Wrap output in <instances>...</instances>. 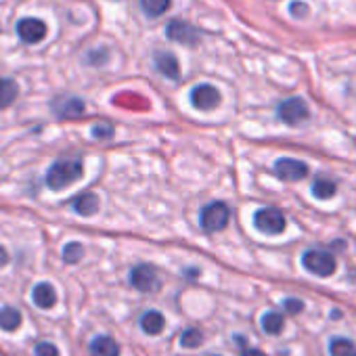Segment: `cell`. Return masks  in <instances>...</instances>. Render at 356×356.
<instances>
[{"mask_svg":"<svg viewBox=\"0 0 356 356\" xmlns=\"http://www.w3.org/2000/svg\"><path fill=\"white\" fill-rule=\"evenodd\" d=\"M254 227L264 235H281L285 231V216L277 208H262L254 214Z\"/></svg>","mask_w":356,"mask_h":356,"instance_id":"cell-5","label":"cell"},{"mask_svg":"<svg viewBox=\"0 0 356 356\" xmlns=\"http://www.w3.org/2000/svg\"><path fill=\"white\" fill-rule=\"evenodd\" d=\"M331 356H356V343L346 337H333L329 341Z\"/></svg>","mask_w":356,"mask_h":356,"instance_id":"cell-20","label":"cell"},{"mask_svg":"<svg viewBox=\"0 0 356 356\" xmlns=\"http://www.w3.org/2000/svg\"><path fill=\"white\" fill-rule=\"evenodd\" d=\"M7 262H9V254H7V250L3 245H0V268H3Z\"/></svg>","mask_w":356,"mask_h":356,"instance_id":"cell-29","label":"cell"},{"mask_svg":"<svg viewBox=\"0 0 356 356\" xmlns=\"http://www.w3.org/2000/svg\"><path fill=\"white\" fill-rule=\"evenodd\" d=\"M283 308H285L289 314H298V312L304 310V302L298 300V298H287V300H283Z\"/></svg>","mask_w":356,"mask_h":356,"instance_id":"cell-27","label":"cell"},{"mask_svg":"<svg viewBox=\"0 0 356 356\" xmlns=\"http://www.w3.org/2000/svg\"><path fill=\"white\" fill-rule=\"evenodd\" d=\"M34 352H36V356H59L57 346H53L49 341H38L36 348H34Z\"/></svg>","mask_w":356,"mask_h":356,"instance_id":"cell-25","label":"cell"},{"mask_svg":"<svg viewBox=\"0 0 356 356\" xmlns=\"http://www.w3.org/2000/svg\"><path fill=\"white\" fill-rule=\"evenodd\" d=\"M202 341H204V333L195 327L183 331V335H181V343L185 348H197V346H202Z\"/></svg>","mask_w":356,"mask_h":356,"instance_id":"cell-24","label":"cell"},{"mask_svg":"<svg viewBox=\"0 0 356 356\" xmlns=\"http://www.w3.org/2000/svg\"><path fill=\"white\" fill-rule=\"evenodd\" d=\"M92 136L95 138H111L113 126L111 124H97V126H92Z\"/></svg>","mask_w":356,"mask_h":356,"instance_id":"cell-26","label":"cell"},{"mask_svg":"<svg viewBox=\"0 0 356 356\" xmlns=\"http://www.w3.org/2000/svg\"><path fill=\"white\" fill-rule=\"evenodd\" d=\"M229 218H231L229 206L222 204V202H212L200 212V227H202L204 233L214 235V233L222 231L229 225Z\"/></svg>","mask_w":356,"mask_h":356,"instance_id":"cell-2","label":"cell"},{"mask_svg":"<svg viewBox=\"0 0 356 356\" xmlns=\"http://www.w3.org/2000/svg\"><path fill=\"white\" fill-rule=\"evenodd\" d=\"M0 356H3V354H0Z\"/></svg>","mask_w":356,"mask_h":356,"instance_id":"cell-31","label":"cell"},{"mask_svg":"<svg viewBox=\"0 0 356 356\" xmlns=\"http://www.w3.org/2000/svg\"><path fill=\"white\" fill-rule=\"evenodd\" d=\"M241 356H266L262 350H256V348H252V350H243V354Z\"/></svg>","mask_w":356,"mask_h":356,"instance_id":"cell-30","label":"cell"},{"mask_svg":"<svg viewBox=\"0 0 356 356\" xmlns=\"http://www.w3.org/2000/svg\"><path fill=\"white\" fill-rule=\"evenodd\" d=\"M172 0H140V9L147 17H159L170 9Z\"/></svg>","mask_w":356,"mask_h":356,"instance_id":"cell-21","label":"cell"},{"mask_svg":"<svg viewBox=\"0 0 356 356\" xmlns=\"http://www.w3.org/2000/svg\"><path fill=\"white\" fill-rule=\"evenodd\" d=\"M191 105L202 111H212L220 105V92L212 84H200L191 90Z\"/></svg>","mask_w":356,"mask_h":356,"instance_id":"cell-10","label":"cell"},{"mask_svg":"<svg viewBox=\"0 0 356 356\" xmlns=\"http://www.w3.org/2000/svg\"><path fill=\"white\" fill-rule=\"evenodd\" d=\"M17 95H19V88H17V84L13 80H9V78L0 80V109L13 105Z\"/></svg>","mask_w":356,"mask_h":356,"instance_id":"cell-17","label":"cell"},{"mask_svg":"<svg viewBox=\"0 0 356 356\" xmlns=\"http://www.w3.org/2000/svg\"><path fill=\"white\" fill-rule=\"evenodd\" d=\"M277 115L283 124L287 126H296V124H302L310 118V109L306 105L304 99L300 97H291V99H285L279 103L277 107Z\"/></svg>","mask_w":356,"mask_h":356,"instance_id":"cell-4","label":"cell"},{"mask_svg":"<svg viewBox=\"0 0 356 356\" xmlns=\"http://www.w3.org/2000/svg\"><path fill=\"white\" fill-rule=\"evenodd\" d=\"M90 356H120V346L109 335H99L90 341Z\"/></svg>","mask_w":356,"mask_h":356,"instance_id":"cell-14","label":"cell"},{"mask_svg":"<svg viewBox=\"0 0 356 356\" xmlns=\"http://www.w3.org/2000/svg\"><path fill=\"white\" fill-rule=\"evenodd\" d=\"M51 109L59 120H76L86 113V103L78 97H57L51 101Z\"/></svg>","mask_w":356,"mask_h":356,"instance_id":"cell-7","label":"cell"},{"mask_svg":"<svg viewBox=\"0 0 356 356\" xmlns=\"http://www.w3.org/2000/svg\"><path fill=\"white\" fill-rule=\"evenodd\" d=\"M275 174L281 178V181L287 183H296L302 181V178L308 176V165L300 159H291V157H281L275 163Z\"/></svg>","mask_w":356,"mask_h":356,"instance_id":"cell-9","label":"cell"},{"mask_svg":"<svg viewBox=\"0 0 356 356\" xmlns=\"http://www.w3.org/2000/svg\"><path fill=\"white\" fill-rule=\"evenodd\" d=\"M165 36H168L172 42L189 44V47H195V44L200 42V38H202V34H200L197 28H193V26H189V24H185V22H178V19H174V22H170V24L165 26Z\"/></svg>","mask_w":356,"mask_h":356,"instance_id":"cell-8","label":"cell"},{"mask_svg":"<svg viewBox=\"0 0 356 356\" xmlns=\"http://www.w3.org/2000/svg\"><path fill=\"white\" fill-rule=\"evenodd\" d=\"M312 195L316 200H329L335 195V183L329 181V178H316L312 183Z\"/></svg>","mask_w":356,"mask_h":356,"instance_id":"cell-22","label":"cell"},{"mask_svg":"<svg viewBox=\"0 0 356 356\" xmlns=\"http://www.w3.org/2000/svg\"><path fill=\"white\" fill-rule=\"evenodd\" d=\"M32 300H34V304H36L38 308L49 310V308H53V306L57 304V291H55V287H53L51 283L42 281V283H38V285L34 287Z\"/></svg>","mask_w":356,"mask_h":356,"instance_id":"cell-13","label":"cell"},{"mask_svg":"<svg viewBox=\"0 0 356 356\" xmlns=\"http://www.w3.org/2000/svg\"><path fill=\"white\" fill-rule=\"evenodd\" d=\"M82 256H84V248H82L80 243H76V241H72V243H67V245L63 248V262H67V264L80 262Z\"/></svg>","mask_w":356,"mask_h":356,"instance_id":"cell-23","label":"cell"},{"mask_svg":"<svg viewBox=\"0 0 356 356\" xmlns=\"http://www.w3.org/2000/svg\"><path fill=\"white\" fill-rule=\"evenodd\" d=\"M84 174L82 157L80 155H61L53 161L47 172V187L53 191H63L76 181H80Z\"/></svg>","mask_w":356,"mask_h":356,"instance_id":"cell-1","label":"cell"},{"mask_svg":"<svg viewBox=\"0 0 356 356\" xmlns=\"http://www.w3.org/2000/svg\"><path fill=\"white\" fill-rule=\"evenodd\" d=\"M163 327H165V318L159 310H149L140 316V329L147 335H157L163 331Z\"/></svg>","mask_w":356,"mask_h":356,"instance_id":"cell-16","label":"cell"},{"mask_svg":"<svg viewBox=\"0 0 356 356\" xmlns=\"http://www.w3.org/2000/svg\"><path fill=\"white\" fill-rule=\"evenodd\" d=\"M260 325H262V329H264L268 335H277V333H281V331H283V325H285V321H283V316H281L279 312L270 310V312L262 314V318H260Z\"/></svg>","mask_w":356,"mask_h":356,"instance_id":"cell-19","label":"cell"},{"mask_svg":"<svg viewBox=\"0 0 356 356\" xmlns=\"http://www.w3.org/2000/svg\"><path fill=\"white\" fill-rule=\"evenodd\" d=\"M155 67L168 80H178V78H181V65H178L176 57L170 55V53H157L155 55Z\"/></svg>","mask_w":356,"mask_h":356,"instance_id":"cell-12","label":"cell"},{"mask_svg":"<svg viewBox=\"0 0 356 356\" xmlns=\"http://www.w3.org/2000/svg\"><path fill=\"white\" fill-rule=\"evenodd\" d=\"M289 9H291V15H293V17H306V15H308V7L302 5V3H293Z\"/></svg>","mask_w":356,"mask_h":356,"instance_id":"cell-28","label":"cell"},{"mask_svg":"<svg viewBox=\"0 0 356 356\" xmlns=\"http://www.w3.org/2000/svg\"><path fill=\"white\" fill-rule=\"evenodd\" d=\"M19 325H22V312H19L17 308L5 306L3 310H0V329H5V331H15Z\"/></svg>","mask_w":356,"mask_h":356,"instance_id":"cell-18","label":"cell"},{"mask_svg":"<svg viewBox=\"0 0 356 356\" xmlns=\"http://www.w3.org/2000/svg\"><path fill=\"white\" fill-rule=\"evenodd\" d=\"M72 208H74V212H78L80 216H92V214H97V210H99V197H97L95 193L86 191V193L78 195V197L72 202Z\"/></svg>","mask_w":356,"mask_h":356,"instance_id":"cell-15","label":"cell"},{"mask_svg":"<svg viewBox=\"0 0 356 356\" xmlns=\"http://www.w3.org/2000/svg\"><path fill=\"white\" fill-rule=\"evenodd\" d=\"M302 264L308 273L316 275V277H331L337 268L335 258L329 252H321V250H308L302 256Z\"/></svg>","mask_w":356,"mask_h":356,"instance_id":"cell-3","label":"cell"},{"mask_svg":"<svg viewBox=\"0 0 356 356\" xmlns=\"http://www.w3.org/2000/svg\"><path fill=\"white\" fill-rule=\"evenodd\" d=\"M17 36L26 42V44H36L40 40H44L47 36V24L40 19H32L26 17L17 24Z\"/></svg>","mask_w":356,"mask_h":356,"instance_id":"cell-11","label":"cell"},{"mask_svg":"<svg viewBox=\"0 0 356 356\" xmlns=\"http://www.w3.org/2000/svg\"><path fill=\"white\" fill-rule=\"evenodd\" d=\"M130 285L136 289V291H143V293H151V291H157L159 285H161V279L157 275V270L151 266V264H138L130 270Z\"/></svg>","mask_w":356,"mask_h":356,"instance_id":"cell-6","label":"cell"}]
</instances>
